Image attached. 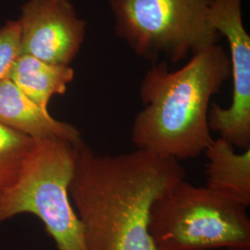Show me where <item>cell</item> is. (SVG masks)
<instances>
[{"instance_id":"12","label":"cell","mask_w":250,"mask_h":250,"mask_svg":"<svg viewBox=\"0 0 250 250\" xmlns=\"http://www.w3.org/2000/svg\"><path fill=\"white\" fill-rule=\"evenodd\" d=\"M21 55V26L18 21H8L0 29V80L8 78L9 71Z\"/></svg>"},{"instance_id":"3","label":"cell","mask_w":250,"mask_h":250,"mask_svg":"<svg viewBox=\"0 0 250 250\" xmlns=\"http://www.w3.org/2000/svg\"><path fill=\"white\" fill-rule=\"evenodd\" d=\"M147 229L157 250H250L247 208L186 179L153 203Z\"/></svg>"},{"instance_id":"11","label":"cell","mask_w":250,"mask_h":250,"mask_svg":"<svg viewBox=\"0 0 250 250\" xmlns=\"http://www.w3.org/2000/svg\"><path fill=\"white\" fill-rule=\"evenodd\" d=\"M36 139L0 124V196L18 179Z\"/></svg>"},{"instance_id":"5","label":"cell","mask_w":250,"mask_h":250,"mask_svg":"<svg viewBox=\"0 0 250 250\" xmlns=\"http://www.w3.org/2000/svg\"><path fill=\"white\" fill-rule=\"evenodd\" d=\"M117 36L152 63H178L219 44L210 19L212 0H108Z\"/></svg>"},{"instance_id":"6","label":"cell","mask_w":250,"mask_h":250,"mask_svg":"<svg viewBox=\"0 0 250 250\" xmlns=\"http://www.w3.org/2000/svg\"><path fill=\"white\" fill-rule=\"evenodd\" d=\"M209 19L229 43L232 97L228 107L210 104L208 124L221 138L246 150L250 147V36L243 22L242 0H212Z\"/></svg>"},{"instance_id":"7","label":"cell","mask_w":250,"mask_h":250,"mask_svg":"<svg viewBox=\"0 0 250 250\" xmlns=\"http://www.w3.org/2000/svg\"><path fill=\"white\" fill-rule=\"evenodd\" d=\"M21 54L69 66L85 36L84 21L70 0H30L22 8Z\"/></svg>"},{"instance_id":"9","label":"cell","mask_w":250,"mask_h":250,"mask_svg":"<svg viewBox=\"0 0 250 250\" xmlns=\"http://www.w3.org/2000/svg\"><path fill=\"white\" fill-rule=\"evenodd\" d=\"M206 188L248 208L250 205V147L238 154L219 137L205 149Z\"/></svg>"},{"instance_id":"8","label":"cell","mask_w":250,"mask_h":250,"mask_svg":"<svg viewBox=\"0 0 250 250\" xmlns=\"http://www.w3.org/2000/svg\"><path fill=\"white\" fill-rule=\"evenodd\" d=\"M0 124L36 140L62 139L74 146L83 142L76 127L56 120L8 78L0 80Z\"/></svg>"},{"instance_id":"4","label":"cell","mask_w":250,"mask_h":250,"mask_svg":"<svg viewBox=\"0 0 250 250\" xmlns=\"http://www.w3.org/2000/svg\"><path fill=\"white\" fill-rule=\"evenodd\" d=\"M77 146L38 139L16 182L0 196V224L23 213L35 215L58 250H86L83 228L69 189Z\"/></svg>"},{"instance_id":"1","label":"cell","mask_w":250,"mask_h":250,"mask_svg":"<svg viewBox=\"0 0 250 250\" xmlns=\"http://www.w3.org/2000/svg\"><path fill=\"white\" fill-rule=\"evenodd\" d=\"M185 179L174 159L137 148L99 154L78 145L69 193L86 250H157L147 229L152 205Z\"/></svg>"},{"instance_id":"2","label":"cell","mask_w":250,"mask_h":250,"mask_svg":"<svg viewBox=\"0 0 250 250\" xmlns=\"http://www.w3.org/2000/svg\"><path fill=\"white\" fill-rule=\"evenodd\" d=\"M230 76V57L219 44L176 71L165 61L152 63L141 82L144 107L132 125V143L178 161L197 158L214 139L208 124L210 99Z\"/></svg>"},{"instance_id":"10","label":"cell","mask_w":250,"mask_h":250,"mask_svg":"<svg viewBox=\"0 0 250 250\" xmlns=\"http://www.w3.org/2000/svg\"><path fill=\"white\" fill-rule=\"evenodd\" d=\"M73 78L74 71L70 66L50 64L22 54L16 59L8 75V79L25 96L45 109L53 96L67 91Z\"/></svg>"}]
</instances>
